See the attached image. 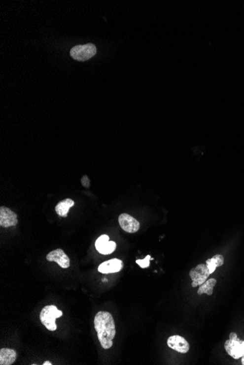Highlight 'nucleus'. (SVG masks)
Instances as JSON below:
<instances>
[{"mask_svg":"<svg viewBox=\"0 0 244 365\" xmlns=\"http://www.w3.org/2000/svg\"><path fill=\"white\" fill-rule=\"evenodd\" d=\"M46 260L49 262H56L62 269H68L70 267L69 257L62 249H57L48 253Z\"/></svg>","mask_w":244,"mask_h":365,"instance_id":"10","label":"nucleus"},{"mask_svg":"<svg viewBox=\"0 0 244 365\" xmlns=\"http://www.w3.org/2000/svg\"><path fill=\"white\" fill-rule=\"evenodd\" d=\"M167 343L169 348L181 354H186L189 350V344L187 340L184 337L178 335L171 336L168 339Z\"/></svg>","mask_w":244,"mask_h":365,"instance_id":"8","label":"nucleus"},{"mask_svg":"<svg viewBox=\"0 0 244 365\" xmlns=\"http://www.w3.org/2000/svg\"><path fill=\"white\" fill-rule=\"evenodd\" d=\"M153 260L151 258V256L147 255L145 258L142 260H136V263L139 265L140 268L142 269H146V268L149 267L150 266V260Z\"/></svg>","mask_w":244,"mask_h":365,"instance_id":"16","label":"nucleus"},{"mask_svg":"<svg viewBox=\"0 0 244 365\" xmlns=\"http://www.w3.org/2000/svg\"><path fill=\"white\" fill-rule=\"evenodd\" d=\"M123 262L119 259H111L104 262L102 264L100 265L98 267V271L102 274H114V273L119 272L123 269Z\"/></svg>","mask_w":244,"mask_h":365,"instance_id":"11","label":"nucleus"},{"mask_svg":"<svg viewBox=\"0 0 244 365\" xmlns=\"http://www.w3.org/2000/svg\"><path fill=\"white\" fill-rule=\"evenodd\" d=\"M95 247L101 254H110L116 250V243L110 242L107 235H102L95 242Z\"/></svg>","mask_w":244,"mask_h":365,"instance_id":"9","label":"nucleus"},{"mask_svg":"<svg viewBox=\"0 0 244 365\" xmlns=\"http://www.w3.org/2000/svg\"><path fill=\"white\" fill-rule=\"evenodd\" d=\"M95 328L103 348L104 349L111 348L116 333L112 315L107 311L98 312L95 318Z\"/></svg>","mask_w":244,"mask_h":365,"instance_id":"1","label":"nucleus"},{"mask_svg":"<svg viewBox=\"0 0 244 365\" xmlns=\"http://www.w3.org/2000/svg\"><path fill=\"white\" fill-rule=\"evenodd\" d=\"M224 348L227 354L236 360L244 356V340H240L236 333H230V339L226 340Z\"/></svg>","mask_w":244,"mask_h":365,"instance_id":"3","label":"nucleus"},{"mask_svg":"<svg viewBox=\"0 0 244 365\" xmlns=\"http://www.w3.org/2000/svg\"><path fill=\"white\" fill-rule=\"evenodd\" d=\"M81 182L82 185L83 187H86V188H89V186H90V180H89L87 175L83 176L81 178Z\"/></svg>","mask_w":244,"mask_h":365,"instance_id":"17","label":"nucleus"},{"mask_svg":"<svg viewBox=\"0 0 244 365\" xmlns=\"http://www.w3.org/2000/svg\"><path fill=\"white\" fill-rule=\"evenodd\" d=\"M216 280L215 278H210L204 284L200 286L198 290V295H203L206 293L208 295H211L213 292V287L216 286Z\"/></svg>","mask_w":244,"mask_h":365,"instance_id":"15","label":"nucleus"},{"mask_svg":"<svg viewBox=\"0 0 244 365\" xmlns=\"http://www.w3.org/2000/svg\"><path fill=\"white\" fill-rule=\"evenodd\" d=\"M63 315L62 310H59L55 305H47L41 310L40 319L41 323L49 331H55L57 326L56 319L61 317Z\"/></svg>","mask_w":244,"mask_h":365,"instance_id":"2","label":"nucleus"},{"mask_svg":"<svg viewBox=\"0 0 244 365\" xmlns=\"http://www.w3.org/2000/svg\"><path fill=\"white\" fill-rule=\"evenodd\" d=\"M96 53L97 48L95 45L92 43H87L73 47L71 49L70 56L75 60L85 61L92 58Z\"/></svg>","mask_w":244,"mask_h":365,"instance_id":"4","label":"nucleus"},{"mask_svg":"<svg viewBox=\"0 0 244 365\" xmlns=\"http://www.w3.org/2000/svg\"><path fill=\"white\" fill-rule=\"evenodd\" d=\"M210 275L209 270L206 264H200L196 267L191 270L189 272V276L192 278V286L193 287L201 286L206 282L209 275Z\"/></svg>","mask_w":244,"mask_h":365,"instance_id":"5","label":"nucleus"},{"mask_svg":"<svg viewBox=\"0 0 244 365\" xmlns=\"http://www.w3.org/2000/svg\"><path fill=\"white\" fill-rule=\"evenodd\" d=\"M17 353L11 348H3L0 350V365H10L16 362Z\"/></svg>","mask_w":244,"mask_h":365,"instance_id":"12","label":"nucleus"},{"mask_svg":"<svg viewBox=\"0 0 244 365\" xmlns=\"http://www.w3.org/2000/svg\"><path fill=\"white\" fill-rule=\"evenodd\" d=\"M119 223L124 231L135 233L140 229V223L128 213H122L119 217Z\"/></svg>","mask_w":244,"mask_h":365,"instance_id":"7","label":"nucleus"},{"mask_svg":"<svg viewBox=\"0 0 244 365\" xmlns=\"http://www.w3.org/2000/svg\"><path fill=\"white\" fill-rule=\"evenodd\" d=\"M42 365H52L53 364H52V363H51V362L47 361V362H45V363H44L43 364H42Z\"/></svg>","mask_w":244,"mask_h":365,"instance_id":"18","label":"nucleus"},{"mask_svg":"<svg viewBox=\"0 0 244 365\" xmlns=\"http://www.w3.org/2000/svg\"><path fill=\"white\" fill-rule=\"evenodd\" d=\"M206 266L209 270L210 274H213L216 268L220 267L224 264V257L221 254H216L213 256L211 259L206 260Z\"/></svg>","mask_w":244,"mask_h":365,"instance_id":"14","label":"nucleus"},{"mask_svg":"<svg viewBox=\"0 0 244 365\" xmlns=\"http://www.w3.org/2000/svg\"><path fill=\"white\" fill-rule=\"evenodd\" d=\"M18 224L17 215L15 212L5 207H0V226L10 228Z\"/></svg>","mask_w":244,"mask_h":365,"instance_id":"6","label":"nucleus"},{"mask_svg":"<svg viewBox=\"0 0 244 365\" xmlns=\"http://www.w3.org/2000/svg\"><path fill=\"white\" fill-rule=\"evenodd\" d=\"M242 365H244V356L243 357H242Z\"/></svg>","mask_w":244,"mask_h":365,"instance_id":"19","label":"nucleus"},{"mask_svg":"<svg viewBox=\"0 0 244 365\" xmlns=\"http://www.w3.org/2000/svg\"><path fill=\"white\" fill-rule=\"evenodd\" d=\"M74 205H75L74 201H72L70 198H67V199L63 200L56 206V212H57V214L60 215L62 217H66L68 216V212L70 211V209L73 207Z\"/></svg>","mask_w":244,"mask_h":365,"instance_id":"13","label":"nucleus"}]
</instances>
